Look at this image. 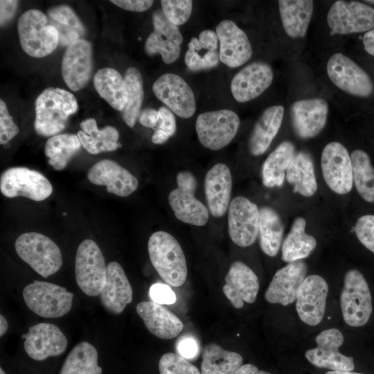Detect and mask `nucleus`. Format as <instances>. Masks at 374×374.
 Listing matches in <instances>:
<instances>
[{
	"instance_id": "2eb2a0df",
	"label": "nucleus",
	"mask_w": 374,
	"mask_h": 374,
	"mask_svg": "<svg viewBox=\"0 0 374 374\" xmlns=\"http://www.w3.org/2000/svg\"><path fill=\"white\" fill-rule=\"evenodd\" d=\"M344 340L341 332L337 328L323 330L315 338L317 347L308 350L305 356L309 362L319 368L352 371L355 368L353 358L339 350Z\"/></svg>"
},
{
	"instance_id": "13d9d810",
	"label": "nucleus",
	"mask_w": 374,
	"mask_h": 374,
	"mask_svg": "<svg viewBox=\"0 0 374 374\" xmlns=\"http://www.w3.org/2000/svg\"><path fill=\"white\" fill-rule=\"evenodd\" d=\"M362 42L364 50L374 57V29L364 33Z\"/></svg>"
},
{
	"instance_id": "bb28decb",
	"label": "nucleus",
	"mask_w": 374,
	"mask_h": 374,
	"mask_svg": "<svg viewBox=\"0 0 374 374\" xmlns=\"http://www.w3.org/2000/svg\"><path fill=\"white\" fill-rule=\"evenodd\" d=\"M232 190V177L229 167L223 163L214 165L206 173L204 190L211 215L223 216L229 209Z\"/></svg>"
},
{
	"instance_id": "c03bdc74",
	"label": "nucleus",
	"mask_w": 374,
	"mask_h": 374,
	"mask_svg": "<svg viewBox=\"0 0 374 374\" xmlns=\"http://www.w3.org/2000/svg\"><path fill=\"white\" fill-rule=\"evenodd\" d=\"M145 51L150 56L160 54L166 64H172L179 58L181 47L168 36L153 31L146 39Z\"/></svg>"
},
{
	"instance_id": "412c9836",
	"label": "nucleus",
	"mask_w": 374,
	"mask_h": 374,
	"mask_svg": "<svg viewBox=\"0 0 374 374\" xmlns=\"http://www.w3.org/2000/svg\"><path fill=\"white\" fill-rule=\"evenodd\" d=\"M274 72L271 66L263 62H252L233 78L231 91L238 103H246L260 96L271 84Z\"/></svg>"
},
{
	"instance_id": "0e129e2a",
	"label": "nucleus",
	"mask_w": 374,
	"mask_h": 374,
	"mask_svg": "<svg viewBox=\"0 0 374 374\" xmlns=\"http://www.w3.org/2000/svg\"><path fill=\"white\" fill-rule=\"evenodd\" d=\"M0 374H6L2 368H0Z\"/></svg>"
},
{
	"instance_id": "f03ea898",
	"label": "nucleus",
	"mask_w": 374,
	"mask_h": 374,
	"mask_svg": "<svg viewBox=\"0 0 374 374\" xmlns=\"http://www.w3.org/2000/svg\"><path fill=\"white\" fill-rule=\"evenodd\" d=\"M150 261L161 278L177 287L186 280L188 269L186 257L178 241L163 231L151 235L148 243Z\"/></svg>"
},
{
	"instance_id": "7ed1b4c3",
	"label": "nucleus",
	"mask_w": 374,
	"mask_h": 374,
	"mask_svg": "<svg viewBox=\"0 0 374 374\" xmlns=\"http://www.w3.org/2000/svg\"><path fill=\"white\" fill-rule=\"evenodd\" d=\"M17 32L23 51L33 57L51 54L59 43L57 30L39 10L24 12L17 21Z\"/></svg>"
},
{
	"instance_id": "5fc2aeb1",
	"label": "nucleus",
	"mask_w": 374,
	"mask_h": 374,
	"mask_svg": "<svg viewBox=\"0 0 374 374\" xmlns=\"http://www.w3.org/2000/svg\"><path fill=\"white\" fill-rule=\"evenodd\" d=\"M112 3L124 10L133 12H143L153 4L151 0H112Z\"/></svg>"
},
{
	"instance_id": "9b49d317",
	"label": "nucleus",
	"mask_w": 374,
	"mask_h": 374,
	"mask_svg": "<svg viewBox=\"0 0 374 374\" xmlns=\"http://www.w3.org/2000/svg\"><path fill=\"white\" fill-rule=\"evenodd\" d=\"M326 71L331 82L348 94L367 98L374 92V84L369 75L341 53H336L329 58Z\"/></svg>"
},
{
	"instance_id": "2f4dec72",
	"label": "nucleus",
	"mask_w": 374,
	"mask_h": 374,
	"mask_svg": "<svg viewBox=\"0 0 374 374\" xmlns=\"http://www.w3.org/2000/svg\"><path fill=\"white\" fill-rule=\"evenodd\" d=\"M285 177L287 182L294 186V193L309 197L317 192V182L312 158L306 152L295 153Z\"/></svg>"
},
{
	"instance_id": "de8ad7c7",
	"label": "nucleus",
	"mask_w": 374,
	"mask_h": 374,
	"mask_svg": "<svg viewBox=\"0 0 374 374\" xmlns=\"http://www.w3.org/2000/svg\"><path fill=\"white\" fill-rule=\"evenodd\" d=\"M354 230L359 242L374 253V215L360 217L355 223Z\"/></svg>"
},
{
	"instance_id": "69168bd1",
	"label": "nucleus",
	"mask_w": 374,
	"mask_h": 374,
	"mask_svg": "<svg viewBox=\"0 0 374 374\" xmlns=\"http://www.w3.org/2000/svg\"><path fill=\"white\" fill-rule=\"evenodd\" d=\"M366 2H369V3H374V0L366 1Z\"/></svg>"
},
{
	"instance_id": "dca6fc26",
	"label": "nucleus",
	"mask_w": 374,
	"mask_h": 374,
	"mask_svg": "<svg viewBox=\"0 0 374 374\" xmlns=\"http://www.w3.org/2000/svg\"><path fill=\"white\" fill-rule=\"evenodd\" d=\"M152 91L170 110L182 118L191 117L196 110L193 91L179 75L164 73L154 82Z\"/></svg>"
},
{
	"instance_id": "680f3d73",
	"label": "nucleus",
	"mask_w": 374,
	"mask_h": 374,
	"mask_svg": "<svg viewBox=\"0 0 374 374\" xmlns=\"http://www.w3.org/2000/svg\"><path fill=\"white\" fill-rule=\"evenodd\" d=\"M8 324L6 319L2 315H0V336L2 337L8 330Z\"/></svg>"
},
{
	"instance_id": "052dcab7",
	"label": "nucleus",
	"mask_w": 374,
	"mask_h": 374,
	"mask_svg": "<svg viewBox=\"0 0 374 374\" xmlns=\"http://www.w3.org/2000/svg\"><path fill=\"white\" fill-rule=\"evenodd\" d=\"M170 135L160 129L157 130L152 136V141L154 144H163L170 138Z\"/></svg>"
},
{
	"instance_id": "20e7f679",
	"label": "nucleus",
	"mask_w": 374,
	"mask_h": 374,
	"mask_svg": "<svg viewBox=\"0 0 374 374\" xmlns=\"http://www.w3.org/2000/svg\"><path fill=\"white\" fill-rule=\"evenodd\" d=\"M15 248L19 258L44 278L56 273L62 265L60 248L42 233L26 232L20 235Z\"/></svg>"
},
{
	"instance_id": "5701e85b",
	"label": "nucleus",
	"mask_w": 374,
	"mask_h": 374,
	"mask_svg": "<svg viewBox=\"0 0 374 374\" xmlns=\"http://www.w3.org/2000/svg\"><path fill=\"white\" fill-rule=\"evenodd\" d=\"M307 265L303 261L290 262L274 275L265 299L270 303L288 305L296 301L297 291L306 278Z\"/></svg>"
},
{
	"instance_id": "e433bc0d",
	"label": "nucleus",
	"mask_w": 374,
	"mask_h": 374,
	"mask_svg": "<svg viewBox=\"0 0 374 374\" xmlns=\"http://www.w3.org/2000/svg\"><path fill=\"white\" fill-rule=\"evenodd\" d=\"M242 356L235 352L223 349L215 343L203 348L202 374H235L242 366Z\"/></svg>"
},
{
	"instance_id": "cd10ccee",
	"label": "nucleus",
	"mask_w": 374,
	"mask_h": 374,
	"mask_svg": "<svg viewBox=\"0 0 374 374\" xmlns=\"http://www.w3.org/2000/svg\"><path fill=\"white\" fill-rule=\"evenodd\" d=\"M136 310L148 330L158 338L173 339L183 330L182 321L159 303L142 301L137 304Z\"/></svg>"
},
{
	"instance_id": "4468645a",
	"label": "nucleus",
	"mask_w": 374,
	"mask_h": 374,
	"mask_svg": "<svg viewBox=\"0 0 374 374\" xmlns=\"http://www.w3.org/2000/svg\"><path fill=\"white\" fill-rule=\"evenodd\" d=\"M260 209L243 196L234 197L228 209V229L231 240L238 246L253 244L259 229Z\"/></svg>"
},
{
	"instance_id": "f257e3e1",
	"label": "nucleus",
	"mask_w": 374,
	"mask_h": 374,
	"mask_svg": "<svg viewBox=\"0 0 374 374\" xmlns=\"http://www.w3.org/2000/svg\"><path fill=\"white\" fill-rule=\"evenodd\" d=\"M78 109L73 93L57 87L44 89L35 103V132L43 136H53L66 126L69 117Z\"/></svg>"
},
{
	"instance_id": "e2e57ef3",
	"label": "nucleus",
	"mask_w": 374,
	"mask_h": 374,
	"mask_svg": "<svg viewBox=\"0 0 374 374\" xmlns=\"http://www.w3.org/2000/svg\"><path fill=\"white\" fill-rule=\"evenodd\" d=\"M326 374H362L354 371H331L327 372Z\"/></svg>"
},
{
	"instance_id": "0eeeda50",
	"label": "nucleus",
	"mask_w": 374,
	"mask_h": 374,
	"mask_svg": "<svg viewBox=\"0 0 374 374\" xmlns=\"http://www.w3.org/2000/svg\"><path fill=\"white\" fill-rule=\"evenodd\" d=\"M107 266L96 242L86 239L79 244L75 259V275L78 287L85 294L96 296L100 294L106 281Z\"/></svg>"
},
{
	"instance_id": "f704fd0d",
	"label": "nucleus",
	"mask_w": 374,
	"mask_h": 374,
	"mask_svg": "<svg viewBox=\"0 0 374 374\" xmlns=\"http://www.w3.org/2000/svg\"><path fill=\"white\" fill-rule=\"evenodd\" d=\"M295 153L294 144L285 141L269 154L262 167V180L265 186L280 187L283 184L285 172Z\"/></svg>"
},
{
	"instance_id": "9d476101",
	"label": "nucleus",
	"mask_w": 374,
	"mask_h": 374,
	"mask_svg": "<svg viewBox=\"0 0 374 374\" xmlns=\"http://www.w3.org/2000/svg\"><path fill=\"white\" fill-rule=\"evenodd\" d=\"M177 188L168 195L169 204L175 217L180 221L204 226L208 220V211L205 205L195 197L197 180L189 171L179 172L177 175Z\"/></svg>"
},
{
	"instance_id": "49530a36",
	"label": "nucleus",
	"mask_w": 374,
	"mask_h": 374,
	"mask_svg": "<svg viewBox=\"0 0 374 374\" xmlns=\"http://www.w3.org/2000/svg\"><path fill=\"white\" fill-rule=\"evenodd\" d=\"M161 5L166 18L177 26L185 24L192 13L190 0H162Z\"/></svg>"
},
{
	"instance_id": "8fccbe9b",
	"label": "nucleus",
	"mask_w": 374,
	"mask_h": 374,
	"mask_svg": "<svg viewBox=\"0 0 374 374\" xmlns=\"http://www.w3.org/2000/svg\"><path fill=\"white\" fill-rule=\"evenodd\" d=\"M18 126L14 123L12 116L9 114L4 101L0 100V143H7L19 132Z\"/></svg>"
},
{
	"instance_id": "603ef678",
	"label": "nucleus",
	"mask_w": 374,
	"mask_h": 374,
	"mask_svg": "<svg viewBox=\"0 0 374 374\" xmlns=\"http://www.w3.org/2000/svg\"><path fill=\"white\" fill-rule=\"evenodd\" d=\"M158 111L160 116L159 129L166 132L170 136H173L176 132L177 126L172 112L166 107H161Z\"/></svg>"
},
{
	"instance_id": "4be33fe9",
	"label": "nucleus",
	"mask_w": 374,
	"mask_h": 374,
	"mask_svg": "<svg viewBox=\"0 0 374 374\" xmlns=\"http://www.w3.org/2000/svg\"><path fill=\"white\" fill-rule=\"evenodd\" d=\"M215 33L220 42V60L231 68L245 64L253 51L246 33L233 21L224 19L216 26Z\"/></svg>"
},
{
	"instance_id": "bf43d9fd",
	"label": "nucleus",
	"mask_w": 374,
	"mask_h": 374,
	"mask_svg": "<svg viewBox=\"0 0 374 374\" xmlns=\"http://www.w3.org/2000/svg\"><path fill=\"white\" fill-rule=\"evenodd\" d=\"M235 374H271L259 370L255 365L247 364L242 365Z\"/></svg>"
},
{
	"instance_id": "ea45409f",
	"label": "nucleus",
	"mask_w": 374,
	"mask_h": 374,
	"mask_svg": "<svg viewBox=\"0 0 374 374\" xmlns=\"http://www.w3.org/2000/svg\"><path fill=\"white\" fill-rule=\"evenodd\" d=\"M48 15L53 21L50 24L57 30L62 45L69 46L84 34L83 24L69 6L60 5L51 8Z\"/></svg>"
},
{
	"instance_id": "ddd939ff",
	"label": "nucleus",
	"mask_w": 374,
	"mask_h": 374,
	"mask_svg": "<svg viewBox=\"0 0 374 374\" xmlns=\"http://www.w3.org/2000/svg\"><path fill=\"white\" fill-rule=\"evenodd\" d=\"M321 167L328 186L335 193H348L353 186V166L350 155L341 143L332 141L323 148Z\"/></svg>"
},
{
	"instance_id": "473e14b6",
	"label": "nucleus",
	"mask_w": 374,
	"mask_h": 374,
	"mask_svg": "<svg viewBox=\"0 0 374 374\" xmlns=\"http://www.w3.org/2000/svg\"><path fill=\"white\" fill-rule=\"evenodd\" d=\"M82 130L77 135L82 146L93 154L101 152L114 151L121 145L118 143L119 133L112 126H106L98 130L94 118H88L80 123Z\"/></svg>"
},
{
	"instance_id": "c85d7f7f",
	"label": "nucleus",
	"mask_w": 374,
	"mask_h": 374,
	"mask_svg": "<svg viewBox=\"0 0 374 374\" xmlns=\"http://www.w3.org/2000/svg\"><path fill=\"white\" fill-rule=\"evenodd\" d=\"M284 107H267L256 122L248 141V149L253 156L262 154L277 135L284 116Z\"/></svg>"
},
{
	"instance_id": "b1692460",
	"label": "nucleus",
	"mask_w": 374,
	"mask_h": 374,
	"mask_svg": "<svg viewBox=\"0 0 374 374\" xmlns=\"http://www.w3.org/2000/svg\"><path fill=\"white\" fill-rule=\"evenodd\" d=\"M259 288L258 278L249 266L241 261L231 265L222 290L235 308H242L244 303H254Z\"/></svg>"
},
{
	"instance_id": "72a5a7b5",
	"label": "nucleus",
	"mask_w": 374,
	"mask_h": 374,
	"mask_svg": "<svg viewBox=\"0 0 374 374\" xmlns=\"http://www.w3.org/2000/svg\"><path fill=\"white\" fill-rule=\"evenodd\" d=\"M93 86L101 98L118 111H123L127 103L125 82L116 69L106 67L99 69L93 76Z\"/></svg>"
},
{
	"instance_id": "39448f33",
	"label": "nucleus",
	"mask_w": 374,
	"mask_h": 374,
	"mask_svg": "<svg viewBox=\"0 0 374 374\" xmlns=\"http://www.w3.org/2000/svg\"><path fill=\"white\" fill-rule=\"evenodd\" d=\"M340 303L346 324L362 327L367 323L373 311L372 296L368 283L359 271L350 269L346 273Z\"/></svg>"
},
{
	"instance_id": "6e6d98bb",
	"label": "nucleus",
	"mask_w": 374,
	"mask_h": 374,
	"mask_svg": "<svg viewBox=\"0 0 374 374\" xmlns=\"http://www.w3.org/2000/svg\"><path fill=\"white\" fill-rule=\"evenodd\" d=\"M18 4V1H0V24L1 26H4L12 19L17 10Z\"/></svg>"
},
{
	"instance_id": "a878e982",
	"label": "nucleus",
	"mask_w": 374,
	"mask_h": 374,
	"mask_svg": "<svg viewBox=\"0 0 374 374\" xmlns=\"http://www.w3.org/2000/svg\"><path fill=\"white\" fill-rule=\"evenodd\" d=\"M103 308L113 314H120L132 300V290L121 265L110 262L107 266V277L99 294Z\"/></svg>"
},
{
	"instance_id": "a19ab883",
	"label": "nucleus",
	"mask_w": 374,
	"mask_h": 374,
	"mask_svg": "<svg viewBox=\"0 0 374 374\" xmlns=\"http://www.w3.org/2000/svg\"><path fill=\"white\" fill-rule=\"evenodd\" d=\"M353 183L359 195L366 202L374 204V168L369 155L359 149L350 154Z\"/></svg>"
},
{
	"instance_id": "a18cd8bd",
	"label": "nucleus",
	"mask_w": 374,
	"mask_h": 374,
	"mask_svg": "<svg viewBox=\"0 0 374 374\" xmlns=\"http://www.w3.org/2000/svg\"><path fill=\"white\" fill-rule=\"evenodd\" d=\"M160 374H202L186 359L173 353L163 355L159 362Z\"/></svg>"
},
{
	"instance_id": "f8f14e48",
	"label": "nucleus",
	"mask_w": 374,
	"mask_h": 374,
	"mask_svg": "<svg viewBox=\"0 0 374 374\" xmlns=\"http://www.w3.org/2000/svg\"><path fill=\"white\" fill-rule=\"evenodd\" d=\"M1 193L9 198L23 196L42 201L53 192V186L40 172L25 167H13L3 171L0 177Z\"/></svg>"
},
{
	"instance_id": "aec40b11",
	"label": "nucleus",
	"mask_w": 374,
	"mask_h": 374,
	"mask_svg": "<svg viewBox=\"0 0 374 374\" xmlns=\"http://www.w3.org/2000/svg\"><path fill=\"white\" fill-rule=\"evenodd\" d=\"M92 71L91 44L79 39L66 48L62 60V75L68 87L78 91L89 81Z\"/></svg>"
},
{
	"instance_id": "a211bd4d",
	"label": "nucleus",
	"mask_w": 374,
	"mask_h": 374,
	"mask_svg": "<svg viewBox=\"0 0 374 374\" xmlns=\"http://www.w3.org/2000/svg\"><path fill=\"white\" fill-rule=\"evenodd\" d=\"M27 355L34 360L43 361L49 357L61 355L67 348V339L61 330L49 323H40L22 335Z\"/></svg>"
},
{
	"instance_id": "864d4df0",
	"label": "nucleus",
	"mask_w": 374,
	"mask_h": 374,
	"mask_svg": "<svg viewBox=\"0 0 374 374\" xmlns=\"http://www.w3.org/2000/svg\"><path fill=\"white\" fill-rule=\"evenodd\" d=\"M179 355L186 359H193L198 353L199 348L196 341L189 337L180 339L177 345Z\"/></svg>"
},
{
	"instance_id": "423d86ee",
	"label": "nucleus",
	"mask_w": 374,
	"mask_h": 374,
	"mask_svg": "<svg viewBox=\"0 0 374 374\" xmlns=\"http://www.w3.org/2000/svg\"><path fill=\"white\" fill-rule=\"evenodd\" d=\"M27 307L44 318H59L67 314L72 307L73 294L64 287L34 280L23 290Z\"/></svg>"
},
{
	"instance_id": "6e6552de",
	"label": "nucleus",
	"mask_w": 374,
	"mask_h": 374,
	"mask_svg": "<svg viewBox=\"0 0 374 374\" xmlns=\"http://www.w3.org/2000/svg\"><path fill=\"white\" fill-rule=\"evenodd\" d=\"M238 114L230 109H219L199 114L195 130L200 143L211 150H219L230 143L239 126Z\"/></svg>"
},
{
	"instance_id": "79ce46f5",
	"label": "nucleus",
	"mask_w": 374,
	"mask_h": 374,
	"mask_svg": "<svg viewBox=\"0 0 374 374\" xmlns=\"http://www.w3.org/2000/svg\"><path fill=\"white\" fill-rule=\"evenodd\" d=\"M81 145L78 135L73 134L51 136L47 140L44 149L48 163L57 170L64 169Z\"/></svg>"
},
{
	"instance_id": "09e8293b",
	"label": "nucleus",
	"mask_w": 374,
	"mask_h": 374,
	"mask_svg": "<svg viewBox=\"0 0 374 374\" xmlns=\"http://www.w3.org/2000/svg\"><path fill=\"white\" fill-rule=\"evenodd\" d=\"M154 31L165 35L178 45L183 42V36L178 27L171 23L162 10H157L152 15Z\"/></svg>"
},
{
	"instance_id": "393cba45",
	"label": "nucleus",
	"mask_w": 374,
	"mask_h": 374,
	"mask_svg": "<svg viewBox=\"0 0 374 374\" xmlns=\"http://www.w3.org/2000/svg\"><path fill=\"white\" fill-rule=\"evenodd\" d=\"M90 182L106 186L107 191L120 197H127L138 187L137 179L116 162L101 160L91 166L87 172Z\"/></svg>"
},
{
	"instance_id": "4d7b16f0",
	"label": "nucleus",
	"mask_w": 374,
	"mask_h": 374,
	"mask_svg": "<svg viewBox=\"0 0 374 374\" xmlns=\"http://www.w3.org/2000/svg\"><path fill=\"white\" fill-rule=\"evenodd\" d=\"M139 120L142 125L154 128L158 126L160 121L159 111L152 108L145 109L140 114Z\"/></svg>"
},
{
	"instance_id": "1a4fd4ad",
	"label": "nucleus",
	"mask_w": 374,
	"mask_h": 374,
	"mask_svg": "<svg viewBox=\"0 0 374 374\" xmlns=\"http://www.w3.org/2000/svg\"><path fill=\"white\" fill-rule=\"evenodd\" d=\"M330 34L348 35L374 29V8L357 1H335L326 17Z\"/></svg>"
},
{
	"instance_id": "3c124183",
	"label": "nucleus",
	"mask_w": 374,
	"mask_h": 374,
	"mask_svg": "<svg viewBox=\"0 0 374 374\" xmlns=\"http://www.w3.org/2000/svg\"><path fill=\"white\" fill-rule=\"evenodd\" d=\"M149 295L152 301L161 305H172L177 300L175 293L170 286L159 283L150 287Z\"/></svg>"
},
{
	"instance_id": "37998d69",
	"label": "nucleus",
	"mask_w": 374,
	"mask_h": 374,
	"mask_svg": "<svg viewBox=\"0 0 374 374\" xmlns=\"http://www.w3.org/2000/svg\"><path fill=\"white\" fill-rule=\"evenodd\" d=\"M124 80L127 92V103L122 111V118L129 127H132L139 117L143 100V78L137 69L130 67L125 73Z\"/></svg>"
},
{
	"instance_id": "58836bf2",
	"label": "nucleus",
	"mask_w": 374,
	"mask_h": 374,
	"mask_svg": "<svg viewBox=\"0 0 374 374\" xmlns=\"http://www.w3.org/2000/svg\"><path fill=\"white\" fill-rule=\"evenodd\" d=\"M98 352L87 341L78 344L66 357L59 374H102Z\"/></svg>"
},
{
	"instance_id": "f3484780",
	"label": "nucleus",
	"mask_w": 374,
	"mask_h": 374,
	"mask_svg": "<svg viewBox=\"0 0 374 374\" xmlns=\"http://www.w3.org/2000/svg\"><path fill=\"white\" fill-rule=\"evenodd\" d=\"M328 285L321 276H306L300 285L296 298V309L301 320L314 326L323 319L326 311Z\"/></svg>"
},
{
	"instance_id": "6ab92c4d",
	"label": "nucleus",
	"mask_w": 374,
	"mask_h": 374,
	"mask_svg": "<svg viewBox=\"0 0 374 374\" xmlns=\"http://www.w3.org/2000/svg\"><path fill=\"white\" fill-rule=\"evenodd\" d=\"M328 114V103L321 98L296 100L290 108L293 129L302 139L317 136L324 128Z\"/></svg>"
},
{
	"instance_id": "7c9ffc66",
	"label": "nucleus",
	"mask_w": 374,
	"mask_h": 374,
	"mask_svg": "<svg viewBox=\"0 0 374 374\" xmlns=\"http://www.w3.org/2000/svg\"><path fill=\"white\" fill-rule=\"evenodd\" d=\"M279 13L283 27L291 38L304 37L313 14L311 0H279Z\"/></svg>"
},
{
	"instance_id": "4c0bfd02",
	"label": "nucleus",
	"mask_w": 374,
	"mask_h": 374,
	"mask_svg": "<svg viewBox=\"0 0 374 374\" xmlns=\"http://www.w3.org/2000/svg\"><path fill=\"white\" fill-rule=\"evenodd\" d=\"M284 226L278 213L272 208L264 206L260 209L259 243L262 251L267 256H275L280 247Z\"/></svg>"
},
{
	"instance_id": "c9c22d12",
	"label": "nucleus",
	"mask_w": 374,
	"mask_h": 374,
	"mask_svg": "<svg viewBox=\"0 0 374 374\" xmlns=\"http://www.w3.org/2000/svg\"><path fill=\"white\" fill-rule=\"evenodd\" d=\"M306 222L303 217L294 219L290 231L282 245V259L293 262L307 258L317 246L314 236L305 232Z\"/></svg>"
},
{
	"instance_id": "c756f323",
	"label": "nucleus",
	"mask_w": 374,
	"mask_h": 374,
	"mask_svg": "<svg viewBox=\"0 0 374 374\" xmlns=\"http://www.w3.org/2000/svg\"><path fill=\"white\" fill-rule=\"evenodd\" d=\"M218 37L212 30H202L198 39L193 37L185 53L184 61L191 71H197L216 66L220 61Z\"/></svg>"
}]
</instances>
